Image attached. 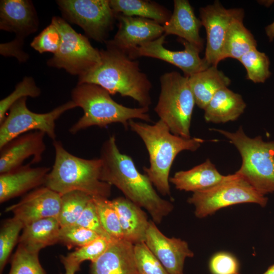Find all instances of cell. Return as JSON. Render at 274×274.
<instances>
[{
    "label": "cell",
    "mask_w": 274,
    "mask_h": 274,
    "mask_svg": "<svg viewBox=\"0 0 274 274\" xmlns=\"http://www.w3.org/2000/svg\"><path fill=\"white\" fill-rule=\"evenodd\" d=\"M99 158L100 180L115 186L125 197L145 209L156 224L172 212L173 203L158 194L147 176L138 170L130 156L119 151L115 136L104 143Z\"/></svg>",
    "instance_id": "6da1fadb"
},
{
    "label": "cell",
    "mask_w": 274,
    "mask_h": 274,
    "mask_svg": "<svg viewBox=\"0 0 274 274\" xmlns=\"http://www.w3.org/2000/svg\"><path fill=\"white\" fill-rule=\"evenodd\" d=\"M100 50V62L78 78V84L92 83L107 90L111 95L119 93L136 101L141 107L151 104L152 84L141 71L139 63L125 52L111 45Z\"/></svg>",
    "instance_id": "7a4b0ae2"
},
{
    "label": "cell",
    "mask_w": 274,
    "mask_h": 274,
    "mask_svg": "<svg viewBox=\"0 0 274 274\" xmlns=\"http://www.w3.org/2000/svg\"><path fill=\"white\" fill-rule=\"evenodd\" d=\"M128 126L142 140L148 151L150 166L143 167L144 173L161 195L170 196L169 175L175 158L183 151H195L205 140L175 135L160 119L154 124L131 120Z\"/></svg>",
    "instance_id": "3957f363"
},
{
    "label": "cell",
    "mask_w": 274,
    "mask_h": 274,
    "mask_svg": "<svg viewBox=\"0 0 274 274\" xmlns=\"http://www.w3.org/2000/svg\"><path fill=\"white\" fill-rule=\"evenodd\" d=\"M55 160L45 186L61 195L73 191L93 197L108 198L111 185L100 180V159H87L71 154L60 141H53Z\"/></svg>",
    "instance_id": "277c9868"
},
{
    "label": "cell",
    "mask_w": 274,
    "mask_h": 274,
    "mask_svg": "<svg viewBox=\"0 0 274 274\" xmlns=\"http://www.w3.org/2000/svg\"><path fill=\"white\" fill-rule=\"evenodd\" d=\"M111 94L96 84L81 83L73 89L72 100L83 111L82 116L70 128L72 134L93 126L107 127L120 123L127 128L128 122L134 119L151 122L149 108H129L114 100Z\"/></svg>",
    "instance_id": "5b68a950"
},
{
    "label": "cell",
    "mask_w": 274,
    "mask_h": 274,
    "mask_svg": "<svg viewBox=\"0 0 274 274\" xmlns=\"http://www.w3.org/2000/svg\"><path fill=\"white\" fill-rule=\"evenodd\" d=\"M224 135L238 151L242 159L235 173L260 194L274 192V141L266 142L261 136L251 138L242 126L234 132L211 129Z\"/></svg>",
    "instance_id": "8992f818"
},
{
    "label": "cell",
    "mask_w": 274,
    "mask_h": 274,
    "mask_svg": "<svg viewBox=\"0 0 274 274\" xmlns=\"http://www.w3.org/2000/svg\"><path fill=\"white\" fill-rule=\"evenodd\" d=\"M160 92L154 111L170 132L189 139L192 115L195 104L188 77L172 71L160 77Z\"/></svg>",
    "instance_id": "52a82bcc"
},
{
    "label": "cell",
    "mask_w": 274,
    "mask_h": 274,
    "mask_svg": "<svg viewBox=\"0 0 274 274\" xmlns=\"http://www.w3.org/2000/svg\"><path fill=\"white\" fill-rule=\"evenodd\" d=\"M187 201L195 207V216L203 218L237 204L253 203L264 207L268 198L235 173L211 188L193 192Z\"/></svg>",
    "instance_id": "ba28073f"
},
{
    "label": "cell",
    "mask_w": 274,
    "mask_h": 274,
    "mask_svg": "<svg viewBox=\"0 0 274 274\" xmlns=\"http://www.w3.org/2000/svg\"><path fill=\"white\" fill-rule=\"evenodd\" d=\"M51 23L60 32L61 42L57 52L48 60L49 66L63 68L80 77L100 62V51L91 45L86 36L76 32L59 17H53Z\"/></svg>",
    "instance_id": "9c48e42d"
},
{
    "label": "cell",
    "mask_w": 274,
    "mask_h": 274,
    "mask_svg": "<svg viewBox=\"0 0 274 274\" xmlns=\"http://www.w3.org/2000/svg\"><path fill=\"white\" fill-rule=\"evenodd\" d=\"M26 99L25 97L16 101L0 123V148L12 140L33 130L42 131L53 141L56 140V121L66 111L77 108L70 100L48 113H36L28 109Z\"/></svg>",
    "instance_id": "30bf717a"
},
{
    "label": "cell",
    "mask_w": 274,
    "mask_h": 274,
    "mask_svg": "<svg viewBox=\"0 0 274 274\" xmlns=\"http://www.w3.org/2000/svg\"><path fill=\"white\" fill-rule=\"evenodd\" d=\"M57 4L63 16L89 38L100 43L108 41L117 15L109 0H59Z\"/></svg>",
    "instance_id": "8fae6325"
},
{
    "label": "cell",
    "mask_w": 274,
    "mask_h": 274,
    "mask_svg": "<svg viewBox=\"0 0 274 274\" xmlns=\"http://www.w3.org/2000/svg\"><path fill=\"white\" fill-rule=\"evenodd\" d=\"M200 20L205 28L207 44L204 59L209 65L217 66L222 60L225 38L232 22L244 18L242 9H225L219 1L199 9Z\"/></svg>",
    "instance_id": "7c38bea8"
},
{
    "label": "cell",
    "mask_w": 274,
    "mask_h": 274,
    "mask_svg": "<svg viewBox=\"0 0 274 274\" xmlns=\"http://www.w3.org/2000/svg\"><path fill=\"white\" fill-rule=\"evenodd\" d=\"M165 37L164 34L154 41L142 44L129 56L133 59L145 56L162 60L179 67L184 76L188 77L210 66L204 58L199 56L201 50L196 46L180 39L184 46L183 50H168L163 46Z\"/></svg>",
    "instance_id": "4fadbf2b"
},
{
    "label": "cell",
    "mask_w": 274,
    "mask_h": 274,
    "mask_svg": "<svg viewBox=\"0 0 274 274\" xmlns=\"http://www.w3.org/2000/svg\"><path fill=\"white\" fill-rule=\"evenodd\" d=\"M118 30L106 44L129 55L143 44L154 41L164 35L163 25L151 19L117 14Z\"/></svg>",
    "instance_id": "5bb4252c"
},
{
    "label": "cell",
    "mask_w": 274,
    "mask_h": 274,
    "mask_svg": "<svg viewBox=\"0 0 274 274\" xmlns=\"http://www.w3.org/2000/svg\"><path fill=\"white\" fill-rule=\"evenodd\" d=\"M145 243L169 274H184L185 259L194 256L186 241L166 236L152 220L149 221Z\"/></svg>",
    "instance_id": "9a60e30c"
},
{
    "label": "cell",
    "mask_w": 274,
    "mask_h": 274,
    "mask_svg": "<svg viewBox=\"0 0 274 274\" xmlns=\"http://www.w3.org/2000/svg\"><path fill=\"white\" fill-rule=\"evenodd\" d=\"M61 196L44 186L35 189L18 202L8 207L6 212H12L13 217L19 220L24 226L43 218H57Z\"/></svg>",
    "instance_id": "2e32d148"
},
{
    "label": "cell",
    "mask_w": 274,
    "mask_h": 274,
    "mask_svg": "<svg viewBox=\"0 0 274 274\" xmlns=\"http://www.w3.org/2000/svg\"><path fill=\"white\" fill-rule=\"evenodd\" d=\"M45 134L39 130L27 132L0 148V174L21 166L25 159L31 156L33 158L31 164L41 161L46 149Z\"/></svg>",
    "instance_id": "e0dca14e"
},
{
    "label": "cell",
    "mask_w": 274,
    "mask_h": 274,
    "mask_svg": "<svg viewBox=\"0 0 274 274\" xmlns=\"http://www.w3.org/2000/svg\"><path fill=\"white\" fill-rule=\"evenodd\" d=\"M39 23L37 14L31 1H1L0 28L15 33V39L23 41L25 37L37 31Z\"/></svg>",
    "instance_id": "ac0fdd59"
},
{
    "label": "cell",
    "mask_w": 274,
    "mask_h": 274,
    "mask_svg": "<svg viewBox=\"0 0 274 274\" xmlns=\"http://www.w3.org/2000/svg\"><path fill=\"white\" fill-rule=\"evenodd\" d=\"M90 274H140L134 245L124 239L112 242L106 252L91 262Z\"/></svg>",
    "instance_id": "d6986e66"
},
{
    "label": "cell",
    "mask_w": 274,
    "mask_h": 274,
    "mask_svg": "<svg viewBox=\"0 0 274 274\" xmlns=\"http://www.w3.org/2000/svg\"><path fill=\"white\" fill-rule=\"evenodd\" d=\"M31 163L0 175V202L3 203L45 184L50 169L32 167Z\"/></svg>",
    "instance_id": "ffe728a7"
},
{
    "label": "cell",
    "mask_w": 274,
    "mask_h": 274,
    "mask_svg": "<svg viewBox=\"0 0 274 274\" xmlns=\"http://www.w3.org/2000/svg\"><path fill=\"white\" fill-rule=\"evenodd\" d=\"M201 21L195 15L193 9L187 0L174 1V11L163 25L164 34L178 36L202 50L203 40L199 35Z\"/></svg>",
    "instance_id": "44dd1931"
},
{
    "label": "cell",
    "mask_w": 274,
    "mask_h": 274,
    "mask_svg": "<svg viewBox=\"0 0 274 274\" xmlns=\"http://www.w3.org/2000/svg\"><path fill=\"white\" fill-rule=\"evenodd\" d=\"M117 212L123 239L133 245L145 242L149 221L141 207L126 197L112 200Z\"/></svg>",
    "instance_id": "7402d4cb"
},
{
    "label": "cell",
    "mask_w": 274,
    "mask_h": 274,
    "mask_svg": "<svg viewBox=\"0 0 274 274\" xmlns=\"http://www.w3.org/2000/svg\"><path fill=\"white\" fill-rule=\"evenodd\" d=\"M228 175L221 174L209 159L187 170L176 172L169 182L181 191L193 192L211 188L225 180Z\"/></svg>",
    "instance_id": "603a6c76"
},
{
    "label": "cell",
    "mask_w": 274,
    "mask_h": 274,
    "mask_svg": "<svg viewBox=\"0 0 274 274\" xmlns=\"http://www.w3.org/2000/svg\"><path fill=\"white\" fill-rule=\"evenodd\" d=\"M246 107L241 95L224 87L215 93L204 108V118L206 121L214 123L235 121Z\"/></svg>",
    "instance_id": "cb8c5ba5"
},
{
    "label": "cell",
    "mask_w": 274,
    "mask_h": 274,
    "mask_svg": "<svg viewBox=\"0 0 274 274\" xmlns=\"http://www.w3.org/2000/svg\"><path fill=\"white\" fill-rule=\"evenodd\" d=\"M60 229L56 218L35 221L24 226L19 245L30 252L39 253L42 249L59 242Z\"/></svg>",
    "instance_id": "d4e9b609"
},
{
    "label": "cell",
    "mask_w": 274,
    "mask_h": 274,
    "mask_svg": "<svg viewBox=\"0 0 274 274\" xmlns=\"http://www.w3.org/2000/svg\"><path fill=\"white\" fill-rule=\"evenodd\" d=\"M217 66L211 65L188 77L195 104L200 109L204 110L218 91L230 84V79Z\"/></svg>",
    "instance_id": "484cf974"
},
{
    "label": "cell",
    "mask_w": 274,
    "mask_h": 274,
    "mask_svg": "<svg viewBox=\"0 0 274 274\" xmlns=\"http://www.w3.org/2000/svg\"><path fill=\"white\" fill-rule=\"evenodd\" d=\"M111 7L116 14L152 20L163 25L172 13L156 2L145 0H110Z\"/></svg>",
    "instance_id": "4316f807"
},
{
    "label": "cell",
    "mask_w": 274,
    "mask_h": 274,
    "mask_svg": "<svg viewBox=\"0 0 274 274\" xmlns=\"http://www.w3.org/2000/svg\"><path fill=\"white\" fill-rule=\"evenodd\" d=\"M243 19H236L231 24L225 38L222 60L226 58L238 60L249 51L257 48V42L244 26Z\"/></svg>",
    "instance_id": "83f0119b"
},
{
    "label": "cell",
    "mask_w": 274,
    "mask_h": 274,
    "mask_svg": "<svg viewBox=\"0 0 274 274\" xmlns=\"http://www.w3.org/2000/svg\"><path fill=\"white\" fill-rule=\"evenodd\" d=\"M93 197L80 191H73L62 195L57 218L60 227L75 224Z\"/></svg>",
    "instance_id": "f1b7e54d"
},
{
    "label": "cell",
    "mask_w": 274,
    "mask_h": 274,
    "mask_svg": "<svg viewBox=\"0 0 274 274\" xmlns=\"http://www.w3.org/2000/svg\"><path fill=\"white\" fill-rule=\"evenodd\" d=\"M238 60L246 68L248 79L255 83H263L271 76L268 57L257 48L247 52Z\"/></svg>",
    "instance_id": "f546056e"
},
{
    "label": "cell",
    "mask_w": 274,
    "mask_h": 274,
    "mask_svg": "<svg viewBox=\"0 0 274 274\" xmlns=\"http://www.w3.org/2000/svg\"><path fill=\"white\" fill-rule=\"evenodd\" d=\"M112 242L99 237L91 243L78 248L66 256H61V261L63 264H70L80 266L81 264L86 260L91 262L96 260L108 249Z\"/></svg>",
    "instance_id": "4dcf8cb0"
},
{
    "label": "cell",
    "mask_w": 274,
    "mask_h": 274,
    "mask_svg": "<svg viewBox=\"0 0 274 274\" xmlns=\"http://www.w3.org/2000/svg\"><path fill=\"white\" fill-rule=\"evenodd\" d=\"M101 224L113 241L123 239L117 212L112 200L108 198L93 197Z\"/></svg>",
    "instance_id": "1f68e13d"
},
{
    "label": "cell",
    "mask_w": 274,
    "mask_h": 274,
    "mask_svg": "<svg viewBox=\"0 0 274 274\" xmlns=\"http://www.w3.org/2000/svg\"><path fill=\"white\" fill-rule=\"evenodd\" d=\"M24 227L23 224L13 217L7 220L2 225L0 230V273L8 262L10 254L19 241L20 231Z\"/></svg>",
    "instance_id": "d6a6232c"
},
{
    "label": "cell",
    "mask_w": 274,
    "mask_h": 274,
    "mask_svg": "<svg viewBox=\"0 0 274 274\" xmlns=\"http://www.w3.org/2000/svg\"><path fill=\"white\" fill-rule=\"evenodd\" d=\"M8 274H46L39 259V253L18 247L12 256Z\"/></svg>",
    "instance_id": "836d02e7"
},
{
    "label": "cell",
    "mask_w": 274,
    "mask_h": 274,
    "mask_svg": "<svg viewBox=\"0 0 274 274\" xmlns=\"http://www.w3.org/2000/svg\"><path fill=\"white\" fill-rule=\"evenodd\" d=\"M41 94L40 89L30 77H25L15 87L14 90L0 101V123L6 116L11 107L18 100L25 97H37Z\"/></svg>",
    "instance_id": "e575fe53"
},
{
    "label": "cell",
    "mask_w": 274,
    "mask_h": 274,
    "mask_svg": "<svg viewBox=\"0 0 274 274\" xmlns=\"http://www.w3.org/2000/svg\"><path fill=\"white\" fill-rule=\"evenodd\" d=\"M134 254L140 274H169L145 242L134 245Z\"/></svg>",
    "instance_id": "d590c367"
},
{
    "label": "cell",
    "mask_w": 274,
    "mask_h": 274,
    "mask_svg": "<svg viewBox=\"0 0 274 274\" xmlns=\"http://www.w3.org/2000/svg\"><path fill=\"white\" fill-rule=\"evenodd\" d=\"M100 237L95 232L76 224L60 227L59 242L69 249L87 245Z\"/></svg>",
    "instance_id": "8d00e7d4"
},
{
    "label": "cell",
    "mask_w": 274,
    "mask_h": 274,
    "mask_svg": "<svg viewBox=\"0 0 274 274\" xmlns=\"http://www.w3.org/2000/svg\"><path fill=\"white\" fill-rule=\"evenodd\" d=\"M61 42L60 32L51 23L33 39L30 46L40 53L51 52L54 54L58 50Z\"/></svg>",
    "instance_id": "74e56055"
},
{
    "label": "cell",
    "mask_w": 274,
    "mask_h": 274,
    "mask_svg": "<svg viewBox=\"0 0 274 274\" xmlns=\"http://www.w3.org/2000/svg\"><path fill=\"white\" fill-rule=\"evenodd\" d=\"M209 267L212 274H239V264L232 254L219 252L211 258Z\"/></svg>",
    "instance_id": "f35d334b"
},
{
    "label": "cell",
    "mask_w": 274,
    "mask_h": 274,
    "mask_svg": "<svg viewBox=\"0 0 274 274\" xmlns=\"http://www.w3.org/2000/svg\"><path fill=\"white\" fill-rule=\"evenodd\" d=\"M75 224L88 229L95 232L100 237H104L111 242L114 241L106 232L101 224L93 197L88 203Z\"/></svg>",
    "instance_id": "ab89813d"
},
{
    "label": "cell",
    "mask_w": 274,
    "mask_h": 274,
    "mask_svg": "<svg viewBox=\"0 0 274 274\" xmlns=\"http://www.w3.org/2000/svg\"><path fill=\"white\" fill-rule=\"evenodd\" d=\"M23 44V41L16 39L1 44V54L6 56H15L20 62L25 61L28 59V55L22 49Z\"/></svg>",
    "instance_id": "60d3db41"
},
{
    "label": "cell",
    "mask_w": 274,
    "mask_h": 274,
    "mask_svg": "<svg viewBox=\"0 0 274 274\" xmlns=\"http://www.w3.org/2000/svg\"><path fill=\"white\" fill-rule=\"evenodd\" d=\"M265 31L269 42L274 40V21L265 27Z\"/></svg>",
    "instance_id": "b9f144b4"
},
{
    "label": "cell",
    "mask_w": 274,
    "mask_h": 274,
    "mask_svg": "<svg viewBox=\"0 0 274 274\" xmlns=\"http://www.w3.org/2000/svg\"><path fill=\"white\" fill-rule=\"evenodd\" d=\"M63 265L65 270L64 274H75L80 268V266L70 264H63Z\"/></svg>",
    "instance_id": "7bdbcfd3"
},
{
    "label": "cell",
    "mask_w": 274,
    "mask_h": 274,
    "mask_svg": "<svg viewBox=\"0 0 274 274\" xmlns=\"http://www.w3.org/2000/svg\"><path fill=\"white\" fill-rule=\"evenodd\" d=\"M262 274H274V264L270 266Z\"/></svg>",
    "instance_id": "ee69618b"
}]
</instances>
